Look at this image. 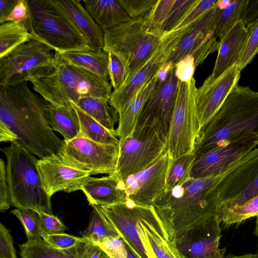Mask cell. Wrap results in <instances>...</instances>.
<instances>
[{
	"instance_id": "1",
	"label": "cell",
	"mask_w": 258,
	"mask_h": 258,
	"mask_svg": "<svg viewBox=\"0 0 258 258\" xmlns=\"http://www.w3.org/2000/svg\"><path fill=\"white\" fill-rule=\"evenodd\" d=\"M43 102L31 91L27 82L0 86V122L17 136L15 142L40 159L58 157L65 143L49 126Z\"/></svg>"
},
{
	"instance_id": "2",
	"label": "cell",
	"mask_w": 258,
	"mask_h": 258,
	"mask_svg": "<svg viewBox=\"0 0 258 258\" xmlns=\"http://www.w3.org/2000/svg\"><path fill=\"white\" fill-rule=\"evenodd\" d=\"M28 81L44 100L57 106L73 107L72 103L85 97L109 101L112 93L108 79L74 65L57 52L54 53L48 64L31 76Z\"/></svg>"
},
{
	"instance_id": "3",
	"label": "cell",
	"mask_w": 258,
	"mask_h": 258,
	"mask_svg": "<svg viewBox=\"0 0 258 258\" xmlns=\"http://www.w3.org/2000/svg\"><path fill=\"white\" fill-rule=\"evenodd\" d=\"M193 178L163 196L153 207L171 241L195 225L217 215L210 189L225 175Z\"/></svg>"
},
{
	"instance_id": "4",
	"label": "cell",
	"mask_w": 258,
	"mask_h": 258,
	"mask_svg": "<svg viewBox=\"0 0 258 258\" xmlns=\"http://www.w3.org/2000/svg\"><path fill=\"white\" fill-rule=\"evenodd\" d=\"M248 133L258 135V92L237 84L202 128L194 153L199 156Z\"/></svg>"
},
{
	"instance_id": "5",
	"label": "cell",
	"mask_w": 258,
	"mask_h": 258,
	"mask_svg": "<svg viewBox=\"0 0 258 258\" xmlns=\"http://www.w3.org/2000/svg\"><path fill=\"white\" fill-rule=\"evenodd\" d=\"M1 150L7 159L11 206L52 214L51 197L45 188L38 167V159L15 142Z\"/></svg>"
},
{
	"instance_id": "6",
	"label": "cell",
	"mask_w": 258,
	"mask_h": 258,
	"mask_svg": "<svg viewBox=\"0 0 258 258\" xmlns=\"http://www.w3.org/2000/svg\"><path fill=\"white\" fill-rule=\"evenodd\" d=\"M28 2L31 40L39 41L61 54L95 49L56 0Z\"/></svg>"
},
{
	"instance_id": "7",
	"label": "cell",
	"mask_w": 258,
	"mask_h": 258,
	"mask_svg": "<svg viewBox=\"0 0 258 258\" xmlns=\"http://www.w3.org/2000/svg\"><path fill=\"white\" fill-rule=\"evenodd\" d=\"M196 80H178L167 139V150L172 159L194 152L201 131L196 105Z\"/></svg>"
},
{
	"instance_id": "8",
	"label": "cell",
	"mask_w": 258,
	"mask_h": 258,
	"mask_svg": "<svg viewBox=\"0 0 258 258\" xmlns=\"http://www.w3.org/2000/svg\"><path fill=\"white\" fill-rule=\"evenodd\" d=\"M164 33L149 31L145 17L133 19L104 31L103 50L124 56L129 62L131 76L152 54Z\"/></svg>"
},
{
	"instance_id": "9",
	"label": "cell",
	"mask_w": 258,
	"mask_h": 258,
	"mask_svg": "<svg viewBox=\"0 0 258 258\" xmlns=\"http://www.w3.org/2000/svg\"><path fill=\"white\" fill-rule=\"evenodd\" d=\"M167 151L166 141L157 132L148 128L136 130L132 137L119 140L116 169L111 175L123 182L149 168Z\"/></svg>"
},
{
	"instance_id": "10",
	"label": "cell",
	"mask_w": 258,
	"mask_h": 258,
	"mask_svg": "<svg viewBox=\"0 0 258 258\" xmlns=\"http://www.w3.org/2000/svg\"><path fill=\"white\" fill-rule=\"evenodd\" d=\"M189 27L164 32L158 46L150 57L128 77L121 88L112 92L109 103L118 115L125 110L139 90L166 63Z\"/></svg>"
},
{
	"instance_id": "11",
	"label": "cell",
	"mask_w": 258,
	"mask_h": 258,
	"mask_svg": "<svg viewBox=\"0 0 258 258\" xmlns=\"http://www.w3.org/2000/svg\"><path fill=\"white\" fill-rule=\"evenodd\" d=\"M178 82L175 66L169 70L165 67L161 69L155 87L143 107L136 130L151 128L167 142Z\"/></svg>"
},
{
	"instance_id": "12",
	"label": "cell",
	"mask_w": 258,
	"mask_h": 258,
	"mask_svg": "<svg viewBox=\"0 0 258 258\" xmlns=\"http://www.w3.org/2000/svg\"><path fill=\"white\" fill-rule=\"evenodd\" d=\"M119 145L99 143L82 136L66 141L58 158L63 163L91 174L113 175L115 172Z\"/></svg>"
},
{
	"instance_id": "13",
	"label": "cell",
	"mask_w": 258,
	"mask_h": 258,
	"mask_svg": "<svg viewBox=\"0 0 258 258\" xmlns=\"http://www.w3.org/2000/svg\"><path fill=\"white\" fill-rule=\"evenodd\" d=\"M210 192L217 212L240 206L258 195V154L227 172Z\"/></svg>"
},
{
	"instance_id": "14",
	"label": "cell",
	"mask_w": 258,
	"mask_h": 258,
	"mask_svg": "<svg viewBox=\"0 0 258 258\" xmlns=\"http://www.w3.org/2000/svg\"><path fill=\"white\" fill-rule=\"evenodd\" d=\"M52 50L39 41L30 40L0 58V86L28 82L35 72L51 61Z\"/></svg>"
},
{
	"instance_id": "15",
	"label": "cell",
	"mask_w": 258,
	"mask_h": 258,
	"mask_svg": "<svg viewBox=\"0 0 258 258\" xmlns=\"http://www.w3.org/2000/svg\"><path fill=\"white\" fill-rule=\"evenodd\" d=\"M218 3L189 27L166 63L175 66L184 58L192 55L196 68L210 54L218 51L219 41L216 34V24Z\"/></svg>"
},
{
	"instance_id": "16",
	"label": "cell",
	"mask_w": 258,
	"mask_h": 258,
	"mask_svg": "<svg viewBox=\"0 0 258 258\" xmlns=\"http://www.w3.org/2000/svg\"><path fill=\"white\" fill-rule=\"evenodd\" d=\"M257 146L258 135L248 133L196 156L191 171V178L222 175L235 162Z\"/></svg>"
},
{
	"instance_id": "17",
	"label": "cell",
	"mask_w": 258,
	"mask_h": 258,
	"mask_svg": "<svg viewBox=\"0 0 258 258\" xmlns=\"http://www.w3.org/2000/svg\"><path fill=\"white\" fill-rule=\"evenodd\" d=\"M172 160L167 151L149 168L128 177L123 181L127 200L139 205L153 206L165 191Z\"/></svg>"
},
{
	"instance_id": "18",
	"label": "cell",
	"mask_w": 258,
	"mask_h": 258,
	"mask_svg": "<svg viewBox=\"0 0 258 258\" xmlns=\"http://www.w3.org/2000/svg\"><path fill=\"white\" fill-rule=\"evenodd\" d=\"M221 222L217 215L195 225L172 243L183 258H225L220 248Z\"/></svg>"
},
{
	"instance_id": "19",
	"label": "cell",
	"mask_w": 258,
	"mask_h": 258,
	"mask_svg": "<svg viewBox=\"0 0 258 258\" xmlns=\"http://www.w3.org/2000/svg\"><path fill=\"white\" fill-rule=\"evenodd\" d=\"M241 71L238 63H235L217 77L210 75L197 88L196 105L202 128L218 112L238 84Z\"/></svg>"
},
{
	"instance_id": "20",
	"label": "cell",
	"mask_w": 258,
	"mask_h": 258,
	"mask_svg": "<svg viewBox=\"0 0 258 258\" xmlns=\"http://www.w3.org/2000/svg\"><path fill=\"white\" fill-rule=\"evenodd\" d=\"M100 207L120 238L137 258H153L143 244L137 227L143 206L127 200L115 204Z\"/></svg>"
},
{
	"instance_id": "21",
	"label": "cell",
	"mask_w": 258,
	"mask_h": 258,
	"mask_svg": "<svg viewBox=\"0 0 258 258\" xmlns=\"http://www.w3.org/2000/svg\"><path fill=\"white\" fill-rule=\"evenodd\" d=\"M140 238L153 258H183L169 238L153 206H143L137 224Z\"/></svg>"
},
{
	"instance_id": "22",
	"label": "cell",
	"mask_w": 258,
	"mask_h": 258,
	"mask_svg": "<svg viewBox=\"0 0 258 258\" xmlns=\"http://www.w3.org/2000/svg\"><path fill=\"white\" fill-rule=\"evenodd\" d=\"M38 169L48 195L59 191L68 193L81 190L91 175L62 162L58 157L38 159Z\"/></svg>"
},
{
	"instance_id": "23",
	"label": "cell",
	"mask_w": 258,
	"mask_h": 258,
	"mask_svg": "<svg viewBox=\"0 0 258 258\" xmlns=\"http://www.w3.org/2000/svg\"><path fill=\"white\" fill-rule=\"evenodd\" d=\"M81 190L92 206L111 205L127 200L123 182L113 175L99 178L90 176Z\"/></svg>"
},
{
	"instance_id": "24",
	"label": "cell",
	"mask_w": 258,
	"mask_h": 258,
	"mask_svg": "<svg viewBox=\"0 0 258 258\" xmlns=\"http://www.w3.org/2000/svg\"><path fill=\"white\" fill-rule=\"evenodd\" d=\"M246 25L241 20L219 41L217 59L211 75L217 77L238 62L247 36Z\"/></svg>"
},
{
	"instance_id": "25",
	"label": "cell",
	"mask_w": 258,
	"mask_h": 258,
	"mask_svg": "<svg viewBox=\"0 0 258 258\" xmlns=\"http://www.w3.org/2000/svg\"><path fill=\"white\" fill-rule=\"evenodd\" d=\"M95 49H103L104 31L79 0H56Z\"/></svg>"
},
{
	"instance_id": "26",
	"label": "cell",
	"mask_w": 258,
	"mask_h": 258,
	"mask_svg": "<svg viewBox=\"0 0 258 258\" xmlns=\"http://www.w3.org/2000/svg\"><path fill=\"white\" fill-rule=\"evenodd\" d=\"M158 73L139 90L125 110L118 115L115 133L119 140L130 138L134 134L143 107L155 87Z\"/></svg>"
},
{
	"instance_id": "27",
	"label": "cell",
	"mask_w": 258,
	"mask_h": 258,
	"mask_svg": "<svg viewBox=\"0 0 258 258\" xmlns=\"http://www.w3.org/2000/svg\"><path fill=\"white\" fill-rule=\"evenodd\" d=\"M82 2L103 31L132 20L117 0H85Z\"/></svg>"
},
{
	"instance_id": "28",
	"label": "cell",
	"mask_w": 258,
	"mask_h": 258,
	"mask_svg": "<svg viewBox=\"0 0 258 258\" xmlns=\"http://www.w3.org/2000/svg\"><path fill=\"white\" fill-rule=\"evenodd\" d=\"M43 108L51 128L59 133L64 141L80 136V121L73 107L55 106L44 100Z\"/></svg>"
},
{
	"instance_id": "29",
	"label": "cell",
	"mask_w": 258,
	"mask_h": 258,
	"mask_svg": "<svg viewBox=\"0 0 258 258\" xmlns=\"http://www.w3.org/2000/svg\"><path fill=\"white\" fill-rule=\"evenodd\" d=\"M90 242L88 240L71 248L60 249L38 238L20 244V254L21 258H82Z\"/></svg>"
},
{
	"instance_id": "30",
	"label": "cell",
	"mask_w": 258,
	"mask_h": 258,
	"mask_svg": "<svg viewBox=\"0 0 258 258\" xmlns=\"http://www.w3.org/2000/svg\"><path fill=\"white\" fill-rule=\"evenodd\" d=\"M62 54L74 65L108 79V54L103 49L74 51Z\"/></svg>"
},
{
	"instance_id": "31",
	"label": "cell",
	"mask_w": 258,
	"mask_h": 258,
	"mask_svg": "<svg viewBox=\"0 0 258 258\" xmlns=\"http://www.w3.org/2000/svg\"><path fill=\"white\" fill-rule=\"evenodd\" d=\"M74 104L90 116L111 132L116 134L114 125L117 121V113L109 101L93 97L80 98Z\"/></svg>"
},
{
	"instance_id": "32",
	"label": "cell",
	"mask_w": 258,
	"mask_h": 258,
	"mask_svg": "<svg viewBox=\"0 0 258 258\" xmlns=\"http://www.w3.org/2000/svg\"><path fill=\"white\" fill-rule=\"evenodd\" d=\"M93 210L88 227L82 234L83 237L98 245L109 239L120 236L102 212L99 206H92Z\"/></svg>"
},
{
	"instance_id": "33",
	"label": "cell",
	"mask_w": 258,
	"mask_h": 258,
	"mask_svg": "<svg viewBox=\"0 0 258 258\" xmlns=\"http://www.w3.org/2000/svg\"><path fill=\"white\" fill-rule=\"evenodd\" d=\"M80 125V136L104 144L119 145L116 134L111 132L100 123L74 104Z\"/></svg>"
},
{
	"instance_id": "34",
	"label": "cell",
	"mask_w": 258,
	"mask_h": 258,
	"mask_svg": "<svg viewBox=\"0 0 258 258\" xmlns=\"http://www.w3.org/2000/svg\"><path fill=\"white\" fill-rule=\"evenodd\" d=\"M246 2L247 0L229 1L224 6L220 4L219 1L216 24V34L219 41L240 20Z\"/></svg>"
},
{
	"instance_id": "35",
	"label": "cell",
	"mask_w": 258,
	"mask_h": 258,
	"mask_svg": "<svg viewBox=\"0 0 258 258\" xmlns=\"http://www.w3.org/2000/svg\"><path fill=\"white\" fill-rule=\"evenodd\" d=\"M30 40L31 34L22 24L7 22L1 24L0 58Z\"/></svg>"
},
{
	"instance_id": "36",
	"label": "cell",
	"mask_w": 258,
	"mask_h": 258,
	"mask_svg": "<svg viewBox=\"0 0 258 258\" xmlns=\"http://www.w3.org/2000/svg\"><path fill=\"white\" fill-rule=\"evenodd\" d=\"M196 158V155L193 152L172 160L167 177L165 192L182 185L191 178V171Z\"/></svg>"
},
{
	"instance_id": "37",
	"label": "cell",
	"mask_w": 258,
	"mask_h": 258,
	"mask_svg": "<svg viewBox=\"0 0 258 258\" xmlns=\"http://www.w3.org/2000/svg\"><path fill=\"white\" fill-rule=\"evenodd\" d=\"M221 223L226 226L237 224L258 216V195L244 204L217 213Z\"/></svg>"
},
{
	"instance_id": "38",
	"label": "cell",
	"mask_w": 258,
	"mask_h": 258,
	"mask_svg": "<svg viewBox=\"0 0 258 258\" xmlns=\"http://www.w3.org/2000/svg\"><path fill=\"white\" fill-rule=\"evenodd\" d=\"M108 77L113 91L121 88L130 76L128 60L121 54L108 52Z\"/></svg>"
},
{
	"instance_id": "39",
	"label": "cell",
	"mask_w": 258,
	"mask_h": 258,
	"mask_svg": "<svg viewBox=\"0 0 258 258\" xmlns=\"http://www.w3.org/2000/svg\"><path fill=\"white\" fill-rule=\"evenodd\" d=\"M22 223L27 240L43 238L47 234L43 230L37 212L31 209H15L11 212Z\"/></svg>"
},
{
	"instance_id": "40",
	"label": "cell",
	"mask_w": 258,
	"mask_h": 258,
	"mask_svg": "<svg viewBox=\"0 0 258 258\" xmlns=\"http://www.w3.org/2000/svg\"><path fill=\"white\" fill-rule=\"evenodd\" d=\"M175 0H157L150 12L145 17L147 29L156 33H163L162 28Z\"/></svg>"
},
{
	"instance_id": "41",
	"label": "cell",
	"mask_w": 258,
	"mask_h": 258,
	"mask_svg": "<svg viewBox=\"0 0 258 258\" xmlns=\"http://www.w3.org/2000/svg\"><path fill=\"white\" fill-rule=\"evenodd\" d=\"M246 40L240 52L238 64L242 70L258 53V20L246 26Z\"/></svg>"
},
{
	"instance_id": "42",
	"label": "cell",
	"mask_w": 258,
	"mask_h": 258,
	"mask_svg": "<svg viewBox=\"0 0 258 258\" xmlns=\"http://www.w3.org/2000/svg\"><path fill=\"white\" fill-rule=\"evenodd\" d=\"M219 0H198L173 30H180L191 26L208 11L214 7Z\"/></svg>"
},
{
	"instance_id": "43",
	"label": "cell",
	"mask_w": 258,
	"mask_h": 258,
	"mask_svg": "<svg viewBox=\"0 0 258 258\" xmlns=\"http://www.w3.org/2000/svg\"><path fill=\"white\" fill-rule=\"evenodd\" d=\"M198 0H175L163 25L162 32L173 31L178 23Z\"/></svg>"
},
{
	"instance_id": "44",
	"label": "cell",
	"mask_w": 258,
	"mask_h": 258,
	"mask_svg": "<svg viewBox=\"0 0 258 258\" xmlns=\"http://www.w3.org/2000/svg\"><path fill=\"white\" fill-rule=\"evenodd\" d=\"M117 1L132 19L145 17L157 2V0Z\"/></svg>"
},
{
	"instance_id": "45",
	"label": "cell",
	"mask_w": 258,
	"mask_h": 258,
	"mask_svg": "<svg viewBox=\"0 0 258 258\" xmlns=\"http://www.w3.org/2000/svg\"><path fill=\"white\" fill-rule=\"evenodd\" d=\"M43 239L52 247L60 249L71 248L89 240L83 236L80 237L64 233L47 234Z\"/></svg>"
},
{
	"instance_id": "46",
	"label": "cell",
	"mask_w": 258,
	"mask_h": 258,
	"mask_svg": "<svg viewBox=\"0 0 258 258\" xmlns=\"http://www.w3.org/2000/svg\"><path fill=\"white\" fill-rule=\"evenodd\" d=\"M7 22H19L22 24L30 32L31 18L28 1L18 0L13 11L8 17Z\"/></svg>"
},
{
	"instance_id": "47",
	"label": "cell",
	"mask_w": 258,
	"mask_h": 258,
	"mask_svg": "<svg viewBox=\"0 0 258 258\" xmlns=\"http://www.w3.org/2000/svg\"><path fill=\"white\" fill-rule=\"evenodd\" d=\"M39 214L42 228L47 234L64 233L67 227L56 216L36 210Z\"/></svg>"
},
{
	"instance_id": "48",
	"label": "cell",
	"mask_w": 258,
	"mask_h": 258,
	"mask_svg": "<svg viewBox=\"0 0 258 258\" xmlns=\"http://www.w3.org/2000/svg\"><path fill=\"white\" fill-rule=\"evenodd\" d=\"M11 205L9 187L7 181L6 164L0 159V211L6 212Z\"/></svg>"
},
{
	"instance_id": "49",
	"label": "cell",
	"mask_w": 258,
	"mask_h": 258,
	"mask_svg": "<svg viewBox=\"0 0 258 258\" xmlns=\"http://www.w3.org/2000/svg\"><path fill=\"white\" fill-rule=\"evenodd\" d=\"M0 258H17L9 230L0 224Z\"/></svg>"
},
{
	"instance_id": "50",
	"label": "cell",
	"mask_w": 258,
	"mask_h": 258,
	"mask_svg": "<svg viewBox=\"0 0 258 258\" xmlns=\"http://www.w3.org/2000/svg\"><path fill=\"white\" fill-rule=\"evenodd\" d=\"M193 56H188L175 66V73L178 80L186 82L192 79L196 69Z\"/></svg>"
},
{
	"instance_id": "51",
	"label": "cell",
	"mask_w": 258,
	"mask_h": 258,
	"mask_svg": "<svg viewBox=\"0 0 258 258\" xmlns=\"http://www.w3.org/2000/svg\"><path fill=\"white\" fill-rule=\"evenodd\" d=\"M258 20V0H247L240 20L247 26Z\"/></svg>"
},
{
	"instance_id": "52",
	"label": "cell",
	"mask_w": 258,
	"mask_h": 258,
	"mask_svg": "<svg viewBox=\"0 0 258 258\" xmlns=\"http://www.w3.org/2000/svg\"><path fill=\"white\" fill-rule=\"evenodd\" d=\"M18 0L0 1V24L7 22V19L13 11Z\"/></svg>"
},
{
	"instance_id": "53",
	"label": "cell",
	"mask_w": 258,
	"mask_h": 258,
	"mask_svg": "<svg viewBox=\"0 0 258 258\" xmlns=\"http://www.w3.org/2000/svg\"><path fill=\"white\" fill-rule=\"evenodd\" d=\"M82 258H109L106 253L98 245L90 242Z\"/></svg>"
},
{
	"instance_id": "54",
	"label": "cell",
	"mask_w": 258,
	"mask_h": 258,
	"mask_svg": "<svg viewBox=\"0 0 258 258\" xmlns=\"http://www.w3.org/2000/svg\"><path fill=\"white\" fill-rule=\"evenodd\" d=\"M17 136L5 124L0 122V141L1 142H16Z\"/></svg>"
},
{
	"instance_id": "55",
	"label": "cell",
	"mask_w": 258,
	"mask_h": 258,
	"mask_svg": "<svg viewBox=\"0 0 258 258\" xmlns=\"http://www.w3.org/2000/svg\"><path fill=\"white\" fill-rule=\"evenodd\" d=\"M228 258H258L256 254H251V253H248V254H245L241 255L238 256H234L232 257H230Z\"/></svg>"
},
{
	"instance_id": "56",
	"label": "cell",
	"mask_w": 258,
	"mask_h": 258,
	"mask_svg": "<svg viewBox=\"0 0 258 258\" xmlns=\"http://www.w3.org/2000/svg\"><path fill=\"white\" fill-rule=\"evenodd\" d=\"M254 234L258 238V216L256 217V219L255 221V227L254 228ZM256 255L258 257V249L257 253Z\"/></svg>"
}]
</instances>
